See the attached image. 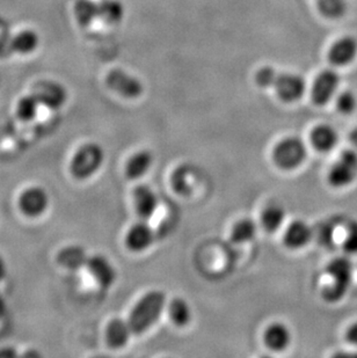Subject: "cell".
Masks as SVG:
<instances>
[{
	"instance_id": "5bb4252c",
	"label": "cell",
	"mask_w": 357,
	"mask_h": 358,
	"mask_svg": "<svg viewBox=\"0 0 357 358\" xmlns=\"http://www.w3.org/2000/svg\"><path fill=\"white\" fill-rule=\"evenodd\" d=\"M155 241V234L148 224L137 223L130 227L125 237V245L132 252H143L148 250Z\"/></svg>"
},
{
	"instance_id": "83f0119b",
	"label": "cell",
	"mask_w": 357,
	"mask_h": 358,
	"mask_svg": "<svg viewBox=\"0 0 357 358\" xmlns=\"http://www.w3.org/2000/svg\"><path fill=\"white\" fill-rule=\"evenodd\" d=\"M318 10L321 15L327 19H340L347 10V3L344 0H316Z\"/></svg>"
},
{
	"instance_id": "8992f818",
	"label": "cell",
	"mask_w": 357,
	"mask_h": 358,
	"mask_svg": "<svg viewBox=\"0 0 357 358\" xmlns=\"http://www.w3.org/2000/svg\"><path fill=\"white\" fill-rule=\"evenodd\" d=\"M357 178V153L344 150L328 172V183L334 188H344Z\"/></svg>"
},
{
	"instance_id": "836d02e7",
	"label": "cell",
	"mask_w": 357,
	"mask_h": 358,
	"mask_svg": "<svg viewBox=\"0 0 357 358\" xmlns=\"http://www.w3.org/2000/svg\"><path fill=\"white\" fill-rule=\"evenodd\" d=\"M7 275V264L6 261L0 255V282L6 278Z\"/></svg>"
},
{
	"instance_id": "5b68a950",
	"label": "cell",
	"mask_w": 357,
	"mask_h": 358,
	"mask_svg": "<svg viewBox=\"0 0 357 358\" xmlns=\"http://www.w3.org/2000/svg\"><path fill=\"white\" fill-rule=\"evenodd\" d=\"M307 146L297 137H288L281 141L274 149L273 159L280 169L290 171L300 167L307 159Z\"/></svg>"
},
{
	"instance_id": "4dcf8cb0",
	"label": "cell",
	"mask_w": 357,
	"mask_h": 358,
	"mask_svg": "<svg viewBox=\"0 0 357 358\" xmlns=\"http://www.w3.org/2000/svg\"><path fill=\"white\" fill-rule=\"evenodd\" d=\"M344 250L349 254L357 253V222H351L348 225L344 240Z\"/></svg>"
},
{
	"instance_id": "603a6c76",
	"label": "cell",
	"mask_w": 357,
	"mask_h": 358,
	"mask_svg": "<svg viewBox=\"0 0 357 358\" xmlns=\"http://www.w3.org/2000/svg\"><path fill=\"white\" fill-rule=\"evenodd\" d=\"M74 15L78 24L83 27H88L99 17V3L93 0H78L74 5Z\"/></svg>"
},
{
	"instance_id": "44dd1931",
	"label": "cell",
	"mask_w": 357,
	"mask_h": 358,
	"mask_svg": "<svg viewBox=\"0 0 357 358\" xmlns=\"http://www.w3.org/2000/svg\"><path fill=\"white\" fill-rule=\"evenodd\" d=\"M38 45L40 36L37 35L36 31L31 29L20 31L12 41V48L19 55L33 54Z\"/></svg>"
},
{
	"instance_id": "1f68e13d",
	"label": "cell",
	"mask_w": 357,
	"mask_h": 358,
	"mask_svg": "<svg viewBox=\"0 0 357 358\" xmlns=\"http://www.w3.org/2000/svg\"><path fill=\"white\" fill-rule=\"evenodd\" d=\"M346 340L351 345H357V322L351 324V327L348 328L347 331H346Z\"/></svg>"
},
{
	"instance_id": "4316f807",
	"label": "cell",
	"mask_w": 357,
	"mask_h": 358,
	"mask_svg": "<svg viewBox=\"0 0 357 358\" xmlns=\"http://www.w3.org/2000/svg\"><path fill=\"white\" fill-rule=\"evenodd\" d=\"M41 103L33 93L19 100L17 105L18 119L22 122H31L37 116Z\"/></svg>"
},
{
	"instance_id": "4fadbf2b",
	"label": "cell",
	"mask_w": 357,
	"mask_h": 358,
	"mask_svg": "<svg viewBox=\"0 0 357 358\" xmlns=\"http://www.w3.org/2000/svg\"><path fill=\"white\" fill-rule=\"evenodd\" d=\"M88 255L84 247L79 245H69L62 248L57 253L56 261L62 268L66 271H78L86 268Z\"/></svg>"
},
{
	"instance_id": "e0dca14e",
	"label": "cell",
	"mask_w": 357,
	"mask_h": 358,
	"mask_svg": "<svg viewBox=\"0 0 357 358\" xmlns=\"http://www.w3.org/2000/svg\"><path fill=\"white\" fill-rule=\"evenodd\" d=\"M312 229L303 220H295L290 224L284 234V243L291 250H300L310 243Z\"/></svg>"
},
{
	"instance_id": "d6a6232c",
	"label": "cell",
	"mask_w": 357,
	"mask_h": 358,
	"mask_svg": "<svg viewBox=\"0 0 357 358\" xmlns=\"http://www.w3.org/2000/svg\"><path fill=\"white\" fill-rule=\"evenodd\" d=\"M19 355L17 349L12 347H6V348L0 349V358H15Z\"/></svg>"
},
{
	"instance_id": "9c48e42d",
	"label": "cell",
	"mask_w": 357,
	"mask_h": 358,
	"mask_svg": "<svg viewBox=\"0 0 357 358\" xmlns=\"http://www.w3.org/2000/svg\"><path fill=\"white\" fill-rule=\"evenodd\" d=\"M106 84L111 91L127 99H136L143 93V85L139 78L121 69H114L106 77Z\"/></svg>"
},
{
	"instance_id": "9a60e30c",
	"label": "cell",
	"mask_w": 357,
	"mask_h": 358,
	"mask_svg": "<svg viewBox=\"0 0 357 358\" xmlns=\"http://www.w3.org/2000/svg\"><path fill=\"white\" fill-rule=\"evenodd\" d=\"M134 204L136 213L142 220L151 218L158 209V197L148 186L136 187L134 190Z\"/></svg>"
},
{
	"instance_id": "7c38bea8",
	"label": "cell",
	"mask_w": 357,
	"mask_h": 358,
	"mask_svg": "<svg viewBox=\"0 0 357 358\" xmlns=\"http://www.w3.org/2000/svg\"><path fill=\"white\" fill-rule=\"evenodd\" d=\"M357 56V40L351 36H344L330 47L328 59L335 66L351 64Z\"/></svg>"
},
{
	"instance_id": "7a4b0ae2",
	"label": "cell",
	"mask_w": 357,
	"mask_h": 358,
	"mask_svg": "<svg viewBox=\"0 0 357 358\" xmlns=\"http://www.w3.org/2000/svg\"><path fill=\"white\" fill-rule=\"evenodd\" d=\"M166 305L162 291H150L132 308L128 322L135 335L143 334L157 322Z\"/></svg>"
},
{
	"instance_id": "3957f363",
	"label": "cell",
	"mask_w": 357,
	"mask_h": 358,
	"mask_svg": "<svg viewBox=\"0 0 357 358\" xmlns=\"http://www.w3.org/2000/svg\"><path fill=\"white\" fill-rule=\"evenodd\" d=\"M353 264L347 257H337L327 264L326 273L330 278L321 291L323 298L328 303H337L347 294L353 280Z\"/></svg>"
},
{
	"instance_id": "ba28073f",
	"label": "cell",
	"mask_w": 357,
	"mask_h": 358,
	"mask_svg": "<svg viewBox=\"0 0 357 358\" xmlns=\"http://www.w3.org/2000/svg\"><path fill=\"white\" fill-rule=\"evenodd\" d=\"M33 94L36 96L41 106L50 110H58L68 101V91L57 81L43 80L34 86Z\"/></svg>"
},
{
	"instance_id": "8fae6325",
	"label": "cell",
	"mask_w": 357,
	"mask_h": 358,
	"mask_svg": "<svg viewBox=\"0 0 357 358\" xmlns=\"http://www.w3.org/2000/svg\"><path fill=\"white\" fill-rule=\"evenodd\" d=\"M86 269L91 274L92 278H94L99 287L105 290L109 289L118 278V273L114 266L107 257L100 254L88 257Z\"/></svg>"
},
{
	"instance_id": "d4e9b609",
	"label": "cell",
	"mask_w": 357,
	"mask_h": 358,
	"mask_svg": "<svg viewBox=\"0 0 357 358\" xmlns=\"http://www.w3.org/2000/svg\"><path fill=\"white\" fill-rule=\"evenodd\" d=\"M256 224L251 220H241L234 224L231 231V240L233 243L241 245L252 241L255 238Z\"/></svg>"
},
{
	"instance_id": "52a82bcc",
	"label": "cell",
	"mask_w": 357,
	"mask_h": 358,
	"mask_svg": "<svg viewBox=\"0 0 357 358\" xmlns=\"http://www.w3.org/2000/svg\"><path fill=\"white\" fill-rule=\"evenodd\" d=\"M21 213L29 218H37L47 213L50 206V197L42 187L33 186L24 189L18 199Z\"/></svg>"
},
{
	"instance_id": "277c9868",
	"label": "cell",
	"mask_w": 357,
	"mask_h": 358,
	"mask_svg": "<svg viewBox=\"0 0 357 358\" xmlns=\"http://www.w3.org/2000/svg\"><path fill=\"white\" fill-rule=\"evenodd\" d=\"M105 151L97 143H86L76 151L70 162V172L79 181L90 179L105 162Z\"/></svg>"
},
{
	"instance_id": "6da1fadb",
	"label": "cell",
	"mask_w": 357,
	"mask_h": 358,
	"mask_svg": "<svg viewBox=\"0 0 357 358\" xmlns=\"http://www.w3.org/2000/svg\"><path fill=\"white\" fill-rule=\"evenodd\" d=\"M256 84L262 88H274L279 98L284 102L298 101L307 91V84L303 77L279 72L272 66H263L256 72Z\"/></svg>"
},
{
	"instance_id": "484cf974",
	"label": "cell",
	"mask_w": 357,
	"mask_h": 358,
	"mask_svg": "<svg viewBox=\"0 0 357 358\" xmlns=\"http://www.w3.org/2000/svg\"><path fill=\"white\" fill-rule=\"evenodd\" d=\"M169 317L172 319L173 324H176L178 327H183L192 320L190 306L182 298L173 299L172 303L169 304Z\"/></svg>"
},
{
	"instance_id": "cb8c5ba5",
	"label": "cell",
	"mask_w": 357,
	"mask_h": 358,
	"mask_svg": "<svg viewBox=\"0 0 357 358\" xmlns=\"http://www.w3.org/2000/svg\"><path fill=\"white\" fill-rule=\"evenodd\" d=\"M260 220H261V225L263 229L270 234H274L282 227V224L286 220V213L281 206H268L263 210Z\"/></svg>"
},
{
	"instance_id": "ffe728a7",
	"label": "cell",
	"mask_w": 357,
	"mask_h": 358,
	"mask_svg": "<svg viewBox=\"0 0 357 358\" xmlns=\"http://www.w3.org/2000/svg\"><path fill=\"white\" fill-rule=\"evenodd\" d=\"M152 162H153L152 153L146 150H142L135 153L127 162L125 176L130 180L139 179L148 173V169H151Z\"/></svg>"
},
{
	"instance_id": "7402d4cb",
	"label": "cell",
	"mask_w": 357,
	"mask_h": 358,
	"mask_svg": "<svg viewBox=\"0 0 357 358\" xmlns=\"http://www.w3.org/2000/svg\"><path fill=\"white\" fill-rule=\"evenodd\" d=\"M125 12L120 0H102L99 3V17L107 24H118L125 17Z\"/></svg>"
},
{
	"instance_id": "2e32d148",
	"label": "cell",
	"mask_w": 357,
	"mask_h": 358,
	"mask_svg": "<svg viewBox=\"0 0 357 358\" xmlns=\"http://www.w3.org/2000/svg\"><path fill=\"white\" fill-rule=\"evenodd\" d=\"M134 334L128 320L116 318L107 324L106 328V341L113 349L123 348L128 345L130 336Z\"/></svg>"
},
{
	"instance_id": "30bf717a",
	"label": "cell",
	"mask_w": 357,
	"mask_h": 358,
	"mask_svg": "<svg viewBox=\"0 0 357 358\" xmlns=\"http://www.w3.org/2000/svg\"><path fill=\"white\" fill-rule=\"evenodd\" d=\"M340 84L337 72L323 70L314 80L312 86V100L317 106H325L333 99Z\"/></svg>"
},
{
	"instance_id": "ac0fdd59",
	"label": "cell",
	"mask_w": 357,
	"mask_h": 358,
	"mask_svg": "<svg viewBox=\"0 0 357 358\" xmlns=\"http://www.w3.org/2000/svg\"><path fill=\"white\" fill-rule=\"evenodd\" d=\"M265 343L273 352H282L291 342V333L286 324L275 322L265 331Z\"/></svg>"
},
{
	"instance_id": "f1b7e54d",
	"label": "cell",
	"mask_w": 357,
	"mask_h": 358,
	"mask_svg": "<svg viewBox=\"0 0 357 358\" xmlns=\"http://www.w3.org/2000/svg\"><path fill=\"white\" fill-rule=\"evenodd\" d=\"M172 186L176 193L180 195H188L192 192V186L189 181V169L186 166L178 167L173 173Z\"/></svg>"
},
{
	"instance_id": "d590c367",
	"label": "cell",
	"mask_w": 357,
	"mask_h": 358,
	"mask_svg": "<svg viewBox=\"0 0 357 358\" xmlns=\"http://www.w3.org/2000/svg\"><path fill=\"white\" fill-rule=\"evenodd\" d=\"M0 85H1V77H0Z\"/></svg>"
},
{
	"instance_id": "f546056e",
	"label": "cell",
	"mask_w": 357,
	"mask_h": 358,
	"mask_svg": "<svg viewBox=\"0 0 357 358\" xmlns=\"http://www.w3.org/2000/svg\"><path fill=\"white\" fill-rule=\"evenodd\" d=\"M357 107V99L353 92L341 93L337 99V109L344 115H349Z\"/></svg>"
},
{
	"instance_id": "d6986e66",
	"label": "cell",
	"mask_w": 357,
	"mask_h": 358,
	"mask_svg": "<svg viewBox=\"0 0 357 358\" xmlns=\"http://www.w3.org/2000/svg\"><path fill=\"white\" fill-rule=\"evenodd\" d=\"M339 141L337 131L330 125H318L311 132V143L314 149L321 152L333 150Z\"/></svg>"
},
{
	"instance_id": "e575fe53",
	"label": "cell",
	"mask_w": 357,
	"mask_h": 358,
	"mask_svg": "<svg viewBox=\"0 0 357 358\" xmlns=\"http://www.w3.org/2000/svg\"><path fill=\"white\" fill-rule=\"evenodd\" d=\"M349 139H351V142L353 143V145L357 148V128H355L354 130L351 132Z\"/></svg>"
}]
</instances>
